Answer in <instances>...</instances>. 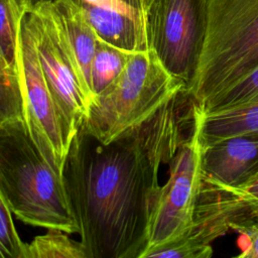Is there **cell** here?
Returning <instances> with one entry per match:
<instances>
[{"label":"cell","instance_id":"3957f363","mask_svg":"<svg viewBox=\"0 0 258 258\" xmlns=\"http://www.w3.org/2000/svg\"><path fill=\"white\" fill-rule=\"evenodd\" d=\"M207 33L187 89L200 109L258 67V0H206Z\"/></svg>","mask_w":258,"mask_h":258},{"label":"cell","instance_id":"277c9868","mask_svg":"<svg viewBox=\"0 0 258 258\" xmlns=\"http://www.w3.org/2000/svg\"><path fill=\"white\" fill-rule=\"evenodd\" d=\"M182 89L184 85L151 49L131 52L121 74L95 96L82 125L98 141L108 143L149 118Z\"/></svg>","mask_w":258,"mask_h":258},{"label":"cell","instance_id":"ac0fdd59","mask_svg":"<svg viewBox=\"0 0 258 258\" xmlns=\"http://www.w3.org/2000/svg\"><path fill=\"white\" fill-rule=\"evenodd\" d=\"M11 214L0 194V258H24L25 243L16 231Z\"/></svg>","mask_w":258,"mask_h":258},{"label":"cell","instance_id":"5bb4252c","mask_svg":"<svg viewBox=\"0 0 258 258\" xmlns=\"http://www.w3.org/2000/svg\"><path fill=\"white\" fill-rule=\"evenodd\" d=\"M130 53L98 39L91 63V86L94 98L121 74Z\"/></svg>","mask_w":258,"mask_h":258},{"label":"cell","instance_id":"52a82bcc","mask_svg":"<svg viewBox=\"0 0 258 258\" xmlns=\"http://www.w3.org/2000/svg\"><path fill=\"white\" fill-rule=\"evenodd\" d=\"M45 82L63 120L71 140L88 116L89 103L76 75L61 33L47 0L26 10Z\"/></svg>","mask_w":258,"mask_h":258},{"label":"cell","instance_id":"2e32d148","mask_svg":"<svg viewBox=\"0 0 258 258\" xmlns=\"http://www.w3.org/2000/svg\"><path fill=\"white\" fill-rule=\"evenodd\" d=\"M29 6L28 0H0V52L14 68L20 22Z\"/></svg>","mask_w":258,"mask_h":258},{"label":"cell","instance_id":"9a60e30c","mask_svg":"<svg viewBox=\"0 0 258 258\" xmlns=\"http://www.w3.org/2000/svg\"><path fill=\"white\" fill-rule=\"evenodd\" d=\"M258 103V67L242 79L212 97L197 109L203 114L228 111Z\"/></svg>","mask_w":258,"mask_h":258},{"label":"cell","instance_id":"ffe728a7","mask_svg":"<svg viewBox=\"0 0 258 258\" xmlns=\"http://www.w3.org/2000/svg\"><path fill=\"white\" fill-rule=\"evenodd\" d=\"M227 189L232 192L245 207L250 217L253 220L258 221V174L247 184L241 187Z\"/></svg>","mask_w":258,"mask_h":258},{"label":"cell","instance_id":"d6986e66","mask_svg":"<svg viewBox=\"0 0 258 258\" xmlns=\"http://www.w3.org/2000/svg\"><path fill=\"white\" fill-rule=\"evenodd\" d=\"M239 236L237 246L240 249L238 258H258V222L250 223L236 231Z\"/></svg>","mask_w":258,"mask_h":258},{"label":"cell","instance_id":"8992f818","mask_svg":"<svg viewBox=\"0 0 258 258\" xmlns=\"http://www.w3.org/2000/svg\"><path fill=\"white\" fill-rule=\"evenodd\" d=\"M16 69L28 132L42 155L62 173L72 140L45 82L26 12L19 27Z\"/></svg>","mask_w":258,"mask_h":258},{"label":"cell","instance_id":"e0dca14e","mask_svg":"<svg viewBox=\"0 0 258 258\" xmlns=\"http://www.w3.org/2000/svg\"><path fill=\"white\" fill-rule=\"evenodd\" d=\"M23 118V98L17 69L11 67L0 52V126Z\"/></svg>","mask_w":258,"mask_h":258},{"label":"cell","instance_id":"44dd1931","mask_svg":"<svg viewBox=\"0 0 258 258\" xmlns=\"http://www.w3.org/2000/svg\"><path fill=\"white\" fill-rule=\"evenodd\" d=\"M28 1H29V4L32 6V5H34L35 3L39 2V1H42V0H28Z\"/></svg>","mask_w":258,"mask_h":258},{"label":"cell","instance_id":"ba28073f","mask_svg":"<svg viewBox=\"0 0 258 258\" xmlns=\"http://www.w3.org/2000/svg\"><path fill=\"white\" fill-rule=\"evenodd\" d=\"M201 153L194 124L168 161V178L160 185L151 215L147 249L178 238L190 226L202 182Z\"/></svg>","mask_w":258,"mask_h":258},{"label":"cell","instance_id":"30bf717a","mask_svg":"<svg viewBox=\"0 0 258 258\" xmlns=\"http://www.w3.org/2000/svg\"><path fill=\"white\" fill-rule=\"evenodd\" d=\"M201 148L206 181L238 188L258 174V131L228 136Z\"/></svg>","mask_w":258,"mask_h":258},{"label":"cell","instance_id":"7c38bea8","mask_svg":"<svg viewBox=\"0 0 258 258\" xmlns=\"http://www.w3.org/2000/svg\"><path fill=\"white\" fill-rule=\"evenodd\" d=\"M195 129L202 147L228 136L258 131V103L209 114L196 108Z\"/></svg>","mask_w":258,"mask_h":258},{"label":"cell","instance_id":"7a4b0ae2","mask_svg":"<svg viewBox=\"0 0 258 258\" xmlns=\"http://www.w3.org/2000/svg\"><path fill=\"white\" fill-rule=\"evenodd\" d=\"M0 194L23 223L79 233L61 173L39 151L24 118L0 126Z\"/></svg>","mask_w":258,"mask_h":258},{"label":"cell","instance_id":"6da1fadb","mask_svg":"<svg viewBox=\"0 0 258 258\" xmlns=\"http://www.w3.org/2000/svg\"><path fill=\"white\" fill-rule=\"evenodd\" d=\"M196 106L185 89L140 124L101 143L82 125L62 180L89 258H142L160 188L158 173L187 138ZM194 129V128H192Z\"/></svg>","mask_w":258,"mask_h":258},{"label":"cell","instance_id":"4fadbf2b","mask_svg":"<svg viewBox=\"0 0 258 258\" xmlns=\"http://www.w3.org/2000/svg\"><path fill=\"white\" fill-rule=\"evenodd\" d=\"M24 258H89V255L81 241L72 239L64 231L50 228L25 243Z\"/></svg>","mask_w":258,"mask_h":258},{"label":"cell","instance_id":"9c48e42d","mask_svg":"<svg viewBox=\"0 0 258 258\" xmlns=\"http://www.w3.org/2000/svg\"><path fill=\"white\" fill-rule=\"evenodd\" d=\"M99 39L128 52L148 50L146 22L153 0H78Z\"/></svg>","mask_w":258,"mask_h":258},{"label":"cell","instance_id":"5b68a950","mask_svg":"<svg viewBox=\"0 0 258 258\" xmlns=\"http://www.w3.org/2000/svg\"><path fill=\"white\" fill-rule=\"evenodd\" d=\"M146 33L148 48L187 91L205 44L206 0H153Z\"/></svg>","mask_w":258,"mask_h":258},{"label":"cell","instance_id":"8fae6325","mask_svg":"<svg viewBox=\"0 0 258 258\" xmlns=\"http://www.w3.org/2000/svg\"><path fill=\"white\" fill-rule=\"evenodd\" d=\"M47 2L90 107L94 100L91 63L99 38L78 0H47Z\"/></svg>","mask_w":258,"mask_h":258}]
</instances>
